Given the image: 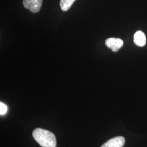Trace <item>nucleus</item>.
<instances>
[{"mask_svg": "<svg viewBox=\"0 0 147 147\" xmlns=\"http://www.w3.org/2000/svg\"><path fill=\"white\" fill-rule=\"evenodd\" d=\"M34 140L42 147H56V139L51 132L40 128H37L33 131Z\"/></svg>", "mask_w": 147, "mask_h": 147, "instance_id": "obj_1", "label": "nucleus"}, {"mask_svg": "<svg viewBox=\"0 0 147 147\" xmlns=\"http://www.w3.org/2000/svg\"><path fill=\"white\" fill-rule=\"evenodd\" d=\"M42 0H23V5L25 8L32 13H38L41 9Z\"/></svg>", "mask_w": 147, "mask_h": 147, "instance_id": "obj_2", "label": "nucleus"}, {"mask_svg": "<svg viewBox=\"0 0 147 147\" xmlns=\"http://www.w3.org/2000/svg\"><path fill=\"white\" fill-rule=\"evenodd\" d=\"M124 42L119 38H110L106 40L105 44L107 47L110 48L113 52H117L123 47Z\"/></svg>", "mask_w": 147, "mask_h": 147, "instance_id": "obj_3", "label": "nucleus"}, {"mask_svg": "<svg viewBox=\"0 0 147 147\" xmlns=\"http://www.w3.org/2000/svg\"><path fill=\"white\" fill-rule=\"evenodd\" d=\"M125 142L124 137L117 136L111 138L101 147H123Z\"/></svg>", "mask_w": 147, "mask_h": 147, "instance_id": "obj_4", "label": "nucleus"}, {"mask_svg": "<svg viewBox=\"0 0 147 147\" xmlns=\"http://www.w3.org/2000/svg\"><path fill=\"white\" fill-rule=\"evenodd\" d=\"M134 42L138 47H143L146 44V37L143 32L137 31L134 36Z\"/></svg>", "mask_w": 147, "mask_h": 147, "instance_id": "obj_5", "label": "nucleus"}, {"mask_svg": "<svg viewBox=\"0 0 147 147\" xmlns=\"http://www.w3.org/2000/svg\"><path fill=\"white\" fill-rule=\"evenodd\" d=\"M75 0H61L60 7L63 11H68Z\"/></svg>", "mask_w": 147, "mask_h": 147, "instance_id": "obj_6", "label": "nucleus"}, {"mask_svg": "<svg viewBox=\"0 0 147 147\" xmlns=\"http://www.w3.org/2000/svg\"><path fill=\"white\" fill-rule=\"evenodd\" d=\"M7 106L2 102H0V115H4L7 111Z\"/></svg>", "mask_w": 147, "mask_h": 147, "instance_id": "obj_7", "label": "nucleus"}]
</instances>
